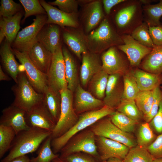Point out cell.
Segmentation results:
<instances>
[{"mask_svg": "<svg viewBox=\"0 0 162 162\" xmlns=\"http://www.w3.org/2000/svg\"><path fill=\"white\" fill-rule=\"evenodd\" d=\"M115 7L111 21L120 35H130L143 22L142 5L140 0H125Z\"/></svg>", "mask_w": 162, "mask_h": 162, "instance_id": "cell-1", "label": "cell"}, {"mask_svg": "<svg viewBox=\"0 0 162 162\" xmlns=\"http://www.w3.org/2000/svg\"><path fill=\"white\" fill-rule=\"evenodd\" d=\"M52 133L50 130L36 127H30L20 132L16 135L9 154L1 162H9L17 158L35 151Z\"/></svg>", "mask_w": 162, "mask_h": 162, "instance_id": "cell-2", "label": "cell"}, {"mask_svg": "<svg viewBox=\"0 0 162 162\" xmlns=\"http://www.w3.org/2000/svg\"><path fill=\"white\" fill-rule=\"evenodd\" d=\"M86 41L88 51L99 54L112 47L124 44L121 35L106 16L97 28L86 34Z\"/></svg>", "mask_w": 162, "mask_h": 162, "instance_id": "cell-3", "label": "cell"}, {"mask_svg": "<svg viewBox=\"0 0 162 162\" xmlns=\"http://www.w3.org/2000/svg\"><path fill=\"white\" fill-rule=\"evenodd\" d=\"M115 112L105 105L101 108L81 114L76 124L61 136L52 139L51 146L54 153L60 152L68 140L74 135L90 127L100 119L112 115Z\"/></svg>", "mask_w": 162, "mask_h": 162, "instance_id": "cell-4", "label": "cell"}, {"mask_svg": "<svg viewBox=\"0 0 162 162\" xmlns=\"http://www.w3.org/2000/svg\"><path fill=\"white\" fill-rule=\"evenodd\" d=\"M11 87L15 96L12 105L26 112L43 102V94L37 92L31 85L24 70L18 74L17 82Z\"/></svg>", "mask_w": 162, "mask_h": 162, "instance_id": "cell-5", "label": "cell"}, {"mask_svg": "<svg viewBox=\"0 0 162 162\" xmlns=\"http://www.w3.org/2000/svg\"><path fill=\"white\" fill-rule=\"evenodd\" d=\"M96 136L87 128L73 136L60 151L59 158L62 159L74 153L82 152L89 154L100 160L96 143Z\"/></svg>", "mask_w": 162, "mask_h": 162, "instance_id": "cell-6", "label": "cell"}, {"mask_svg": "<svg viewBox=\"0 0 162 162\" xmlns=\"http://www.w3.org/2000/svg\"><path fill=\"white\" fill-rule=\"evenodd\" d=\"M62 103L59 120L52 131V139L59 137L72 128L77 122L79 117L74 106V93L66 88L60 91Z\"/></svg>", "mask_w": 162, "mask_h": 162, "instance_id": "cell-7", "label": "cell"}, {"mask_svg": "<svg viewBox=\"0 0 162 162\" xmlns=\"http://www.w3.org/2000/svg\"><path fill=\"white\" fill-rule=\"evenodd\" d=\"M90 127L96 136L104 137L118 142L130 148L137 145L134 136L129 133L122 131L116 126L110 117L103 118Z\"/></svg>", "mask_w": 162, "mask_h": 162, "instance_id": "cell-8", "label": "cell"}, {"mask_svg": "<svg viewBox=\"0 0 162 162\" xmlns=\"http://www.w3.org/2000/svg\"><path fill=\"white\" fill-rule=\"evenodd\" d=\"M100 58L102 70L109 75H123L131 67L125 54L117 46L112 47L103 52Z\"/></svg>", "mask_w": 162, "mask_h": 162, "instance_id": "cell-9", "label": "cell"}, {"mask_svg": "<svg viewBox=\"0 0 162 162\" xmlns=\"http://www.w3.org/2000/svg\"><path fill=\"white\" fill-rule=\"evenodd\" d=\"M46 15H37L33 22L18 32L13 42L14 49L21 52H27L36 40L39 32L46 24Z\"/></svg>", "mask_w": 162, "mask_h": 162, "instance_id": "cell-10", "label": "cell"}, {"mask_svg": "<svg viewBox=\"0 0 162 162\" xmlns=\"http://www.w3.org/2000/svg\"><path fill=\"white\" fill-rule=\"evenodd\" d=\"M46 74L47 85L50 87L58 91L68 88L62 45L53 54L51 64Z\"/></svg>", "mask_w": 162, "mask_h": 162, "instance_id": "cell-11", "label": "cell"}, {"mask_svg": "<svg viewBox=\"0 0 162 162\" xmlns=\"http://www.w3.org/2000/svg\"><path fill=\"white\" fill-rule=\"evenodd\" d=\"M14 53L18 59L30 83L38 93L43 94L47 86V77L46 74L38 70L33 64L27 52H21L12 49Z\"/></svg>", "mask_w": 162, "mask_h": 162, "instance_id": "cell-12", "label": "cell"}, {"mask_svg": "<svg viewBox=\"0 0 162 162\" xmlns=\"http://www.w3.org/2000/svg\"><path fill=\"white\" fill-rule=\"evenodd\" d=\"M124 44L117 46L127 56L131 67L139 66L143 59L152 48L145 46L138 42L130 35H121Z\"/></svg>", "mask_w": 162, "mask_h": 162, "instance_id": "cell-13", "label": "cell"}, {"mask_svg": "<svg viewBox=\"0 0 162 162\" xmlns=\"http://www.w3.org/2000/svg\"><path fill=\"white\" fill-rule=\"evenodd\" d=\"M95 140L101 162L111 158L123 160L130 149L122 143L104 137L96 136Z\"/></svg>", "mask_w": 162, "mask_h": 162, "instance_id": "cell-14", "label": "cell"}, {"mask_svg": "<svg viewBox=\"0 0 162 162\" xmlns=\"http://www.w3.org/2000/svg\"><path fill=\"white\" fill-rule=\"evenodd\" d=\"M47 15L46 24H54L64 28L66 27H80L78 13H68L50 5L44 0L39 1Z\"/></svg>", "mask_w": 162, "mask_h": 162, "instance_id": "cell-15", "label": "cell"}, {"mask_svg": "<svg viewBox=\"0 0 162 162\" xmlns=\"http://www.w3.org/2000/svg\"><path fill=\"white\" fill-rule=\"evenodd\" d=\"M102 1H92L84 5L82 15L83 30L88 34L99 25L106 16Z\"/></svg>", "mask_w": 162, "mask_h": 162, "instance_id": "cell-16", "label": "cell"}, {"mask_svg": "<svg viewBox=\"0 0 162 162\" xmlns=\"http://www.w3.org/2000/svg\"><path fill=\"white\" fill-rule=\"evenodd\" d=\"M25 119L30 127H36L52 131L56 124L43 102L26 112Z\"/></svg>", "mask_w": 162, "mask_h": 162, "instance_id": "cell-17", "label": "cell"}, {"mask_svg": "<svg viewBox=\"0 0 162 162\" xmlns=\"http://www.w3.org/2000/svg\"><path fill=\"white\" fill-rule=\"evenodd\" d=\"M65 27L62 31L64 41L79 59L88 51L86 41V34L81 27Z\"/></svg>", "mask_w": 162, "mask_h": 162, "instance_id": "cell-18", "label": "cell"}, {"mask_svg": "<svg viewBox=\"0 0 162 162\" xmlns=\"http://www.w3.org/2000/svg\"><path fill=\"white\" fill-rule=\"evenodd\" d=\"M74 93V106L77 114L99 109L105 106L103 100L95 98L80 83Z\"/></svg>", "mask_w": 162, "mask_h": 162, "instance_id": "cell-19", "label": "cell"}, {"mask_svg": "<svg viewBox=\"0 0 162 162\" xmlns=\"http://www.w3.org/2000/svg\"><path fill=\"white\" fill-rule=\"evenodd\" d=\"M122 75H109L105 96L103 100L104 105L114 110L123 100V83Z\"/></svg>", "mask_w": 162, "mask_h": 162, "instance_id": "cell-20", "label": "cell"}, {"mask_svg": "<svg viewBox=\"0 0 162 162\" xmlns=\"http://www.w3.org/2000/svg\"><path fill=\"white\" fill-rule=\"evenodd\" d=\"M26 112L12 104L2 111L0 125L10 127L15 130L16 134L20 132L29 129L25 119Z\"/></svg>", "mask_w": 162, "mask_h": 162, "instance_id": "cell-21", "label": "cell"}, {"mask_svg": "<svg viewBox=\"0 0 162 162\" xmlns=\"http://www.w3.org/2000/svg\"><path fill=\"white\" fill-rule=\"evenodd\" d=\"M102 70V63L100 54L89 51L82 54L80 80L84 87L88 86L92 76Z\"/></svg>", "mask_w": 162, "mask_h": 162, "instance_id": "cell-22", "label": "cell"}, {"mask_svg": "<svg viewBox=\"0 0 162 162\" xmlns=\"http://www.w3.org/2000/svg\"><path fill=\"white\" fill-rule=\"evenodd\" d=\"M27 52L34 66L41 72L47 74L51 64L53 54L36 40Z\"/></svg>", "mask_w": 162, "mask_h": 162, "instance_id": "cell-23", "label": "cell"}, {"mask_svg": "<svg viewBox=\"0 0 162 162\" xmlns=\"http://www.w3.org/2000/svg\"><path fill=\"white\" fill-rule=\"evenodd\" d=\"M38 33L36 40L47 50L54 53L61 45L60 26L54 24H47Z\"/></svg>", "mask_w": 162, "mask_h": 162, "instance_id": "cell-24", "label": "cell"}, {"mask_svg": "<svg viewBox=\"0 0 162 162\" xmlns=\"http://www.w3.org/2000/svg\"><path fill=\"white\" fill-rule=\"evenodd\" d=\"M10 44L7 40L2 45L0 50V55L2 64L7 74L15 83L19 73L22 70L16 60L15 55L11 48Z\"/></svg>", "mask_w": 162, "mask_h": 162, "instance_id": "cell-25", "label": "cell"}, {"mask_svg": "<svg viewBox=\"0 0 162 162\" xmlns=\"http://www.w3.org/2000/svg\"><path fill=\"white\" fill-rule=\"evenodd\" d=\"M22 15L20 12L10 17H1L0 21V43L5 37L10 44L15 40L20 28Z\"/></svg>", "mask_w": 162, "mask_h": 162, "instance_id": "cell-26", "label": "cell"}, {"mask_svg": "<svg viewBox=\"0 0 162 162\" xmlns=\"http://www.w3.org/2000/svg\"><path fill=\"white\" fill-rule=\"evenodd\" d=\"M43 94V102L56 124L61 112L62 98L60 92L47 85Z\"/></svg>", "mask_w": 162, "mask_h": 162, "instance_id": "cell-27", "label": "cell"}, {"mask_svg": "<svg viewBox=\"0 0 162 162\" xmlns=\"http://www.w3.org/2000/svg\"><path fill=\"white\" fill-rule=\"evenodd\" d=\"M62 51L68 88L74 93L79 84L77 64L73 56L66 47H62Z\"/></svg>", "mask_w": 162, "mask_h": 162, "instance_id": "cell-28", "label": "cell"}, {"mask_svg": "<svg viewBox=\"0 0 162 162\" xmlns=\"http://www.w3.org/2000/svg\"><path fill=\"white\" fill-rule=\"evenodd\" d=\"M133 72L141 91L153 90L162 82V74H152L137 68L133 70Z\"/></svg>", "mask_w": 162, "mask_h": 162, "instance_id": "cell-29", "label": "cell"}, {"mask_svg": "<svg viewBox=\"0 0 162 162\" xmlns=\"http://www.w3.org/2000/svg\"><path fill=\"white\" fill-rule=\"evenodd\" d=\"M139 66L145 71L162 74V46L155 45L150 52L143 59Z\"/></svg>", "mask_w": 162, "mask_h": 162, "instance_id": "cell-30", "label": "cell"}, {"mask_svg": "<svg viewBox=\"0 0 162 162\" xmlns=\"http://www.w3.org/2000/svg\"><path fill=\"white\" fill-rule=\"evenodd\" d=\"M109 76V75L103 70L96 74L88 83V91L97 98L104 99Z\"/></svg>", "mask_w": 162, "mask_h": 162, "instance_id": "cell-31", "label": "cell"}, {"mask_svg": "<svg viewBox=\"0 0 162 162\" xmlns=\"http://www.w3.org/2000/svg\"><path fill=\"white\" fill-rule=\"evenodd\" d=\"M143 22L148 26H156L162 24L160 22L162 17V0L156 4L142 5Z\"/></svg>", "mask_w": 162, "mask_h": 162, "instance_id": "cell-32", "label": "cell"}, {"mask_svg": "<svg viewBox=\"0 0 162 162\" xmlns=\"http://www.w3.org/2000/svg\"><path fill=\"white\" fill-rule=\"evenodd\" d=\"M123 83V99L135 100L140 92L134 75L129 70L122 75Z\"/></svg>", "mask_w": 162, "mask_h": 162, "instance_id": "cell-33", "label": "cell"}, {"mask_svg": "<svg viewBox=\"0 0 162 162\" xmlns=\"http://www.w3.org/2000/svg\"><path fill=\"white\" fill-rule=\"evenodd\" d=\"M112 122L122 131L128 133L133 132L139 122L134 120L117 111L110 117Z\"/></svg>", "mask_w": 162, "mask_h": 162, "instance_id": "cell-34", "label": "cell"}, {"mask_svg": "<svg viewBox=\"0 0 162 162\" xmlns=\"http://www.w3.org/2000/svg\"><path fill=\"white\" fill-rule=\"evenodd\" d=\"M154 158L145 148L137 145L130 148L124 162H152Z\"/></svg>", "mask_w": 162, "mask_h": 162, "instance_id": "cell-35", "label": "cell"}, {"mask_svg": "<svg viewBox=\"0 0 162 162\" xmlns=\"http://www.w3.org/2000/svg\"><path fill=\"white\" fill-rule=\"evenodd\" d=\"M16 135L11 127L0 125V158L10 149Z\"/></svg>", "mask_w": 162, "mask_h": 162, "instance_id": "cell-36", "label": "cell"}, {"mask_svg": "<svg viewBox=\"0 0 162 162\" xmlns=\"http://www.w3.org/2000/svg\"><path fill=\"white\" fill-rule=\"evenodd\" d=\"M52 139L51 135L45 140L36 157L30 159L29 162H51L59 155L54 153L52 149L51 142Z\"/></svg>", "mask_w": 162, "mask_h": 162, "instance_id": "cell-37", "label": "cell"}, {"mask_svg": "<svg viewBox=\"0 0 162 162\" xmlns=\"http://www.w3.org/2000/svg\"><path fill=\"white\" fill-rule=\"evenodd\" d=\"M130 118L139 121L143 116L136 105L135 100L123 99L116 109Z\"/></svg>", "mask_w": 162, "mask_h": 162, "instance_id": "cell-38", "label": "cell"}, {"mask_svg": "<svg viewBox=\"0 0 162 162\" xmlns=\"http://www.w3.org/2000/svg\"><path fill=\"white\" fill-rule=\"evenodd\" d=\"M137 145L146 148L151 144L157 137L148 123L140 126L137 136Z\"/></svg>", "mask_w": 162, "mask_h": 162, "instance_id": "cell-39", "label": "cell"}, {"mask_svg": "<svg viewBox=\"0 0 162 162\" xmlns=\"http://www.w3.org/2000/svg\"><path fill=\"white\" fill-rule=\"evenodd\" d=\"M130 35L141 44L146 47L152 48L154 44L149 32L148 24L143 22Z\"/></svg>", "mask_w": 162, "mask_h": 162, "instance_id": "cell-40", "label": "cell"}, {"mask_svg": "<svg viewBox=\"0 0 162 162\" xmlns=\"http://www.w3.org/2000/svg\"><path fill=\"white\" fill-rule=\"evenodd\" d=\"M153 100V90L140 91L136 96L135 100L137 106L142 113L143 117L147 115L149 112Z\"/></svg>", "mask_w": 162, "mask_h": 162, "instance_id": "cell-41", "label": "cell"}, {"mask_svg": "<svg viewBox=\"0 0 162 162\" xmlns=\"http://www.w3.org/2000/svg\"><path fill=\"white\" fill-rule=\"evenodd\" d=\"M25 10L23 20L32 15H38L47 14L45 9L38 0H19Z\"/></svg>", "mask_w": 162, "mask_h": 162, "instance_id": "cell-42", "label": "cell"}, {"mask_svg": "<svg viewBox=\"0 0 162 162\" xmlns=\"http://www.w3.org/2000/svg\"><path fill=\"white\" fill-rule=\"evenodd\" d=\"M21 6L12 0H1L0 6V16L7 17L12 16L19 12Z\"/></svg>", "mask_w": 162, "mask_h": 162, "instance_id": "cell-43", "label": "cell"}, {"mask_svg": "<svg viewBox=\"0 0 162 162\" xmlns=\"http://www.w3.org/2000/svg\"><path fill=\"white\" fill-rule=\"evenodd\" d=\"M153 100L151 108L149 112L143 118L146 123H149L157 113L160 102L162 100V92L158 86L153 90Z\"/></svg>", "mask_w": 162, "mask_h": 162, "instance_id": "cell-44", "label": "cell"}, {"mask_svg": "<svg viewBox=\"0 0 162 162\" xmlns=\"http://www.w3.org/2000/svg\"><path fill=\"white\" fill-rule=\"evenodd\" d=\"M48 3L52 5L57 6L59 9L68 13H78L79 3L76 0H56Z\"/></svg>", "mask_w": 162, "mask_h": 162, "instance_id": "cell-45", "label": "cell"}, {"mask_svg": "<svg viewBox=\"0 0 162 162\" xmlns=\"http://www.w3.org/2000/svg\"><path fill=\"white\" fill-rule=\"evenodd\" d=\"M61 159L65 162H99V161L93 156L82 152L72 154Z\"/></svg>", "mask_w": 162, "mask_h": 162, "instance_id": "cell-46", "label": "cell"}, {"mask_svg": "<svg viewBox=\"0 0 162 162\" xmlns=\"http://www.w3.org/2000/svg\"><path fill=\"white\" fill-rule=\"evenodd\" d=\"M146 148L154 159L162 158V133Z\"/></svg>", "mask_w": 162, "mask_h": 162, "instance_id": "cell-47", "label": "cell"}, {"mask_svg": "<svg viewBox=\"0 0 162 162\" xmlns=\"http://www.w3.org/2000/svg\"><path fill=\"white\" fill-rule=\"evenodd\" d=\"M148 26L149 33L154 44L162 46V24L156 26Z\"/></svg>", "mask_w": 162, "mask_h": 162, "instance_id": "cell-48", "label": "cell"}, {"mask_svg": "<svg viewBox=\"0 0 162 162\" xmlns=\"http://www.w3.org/2000/svg\"><path fill=\"white\" fill-rule=\"evenodd\" d=\"M149 123L157 133H162V100L157 113Z\"/></svg>", "mask_w": 162, "mask_h": 162, "instance_id": "cell-49", "label": "cell"}, {"mask_svg": "<svg viewBox=\"0 0 162 162\" xmlns=\"http://www.w3.org/2000/svg\"><path fill=\"white\" fill-rule=\"evenodd\" d=\"M125 0H103L102 1L104 10L106 16H109L112 8Z\"/></svg>", "mask_w": 162, "mask_h": 162, "instance_id": "cell-50", "label": "cell"}, {"mask_svg": "<svg viewBox=\"0 0 162 162\" xmlns=\"http://www.w3.org/2000/svg\"><path fill=\"white\" fill-rule=\"evenodd\" d=\"M11 77L4 71L1 66H0V81H9L11 79Z\"/></svg>", "mask_w": 162, "mask_h": 162, "instance_id": "cell-51", "label": "cell"}, {"mask_svg": "<svg viewBox=\"0 0 162 162\" xmlns=\"http://www.w3.org/2000/svg\"><path fill=\"white\" fill-rule=\"evenodd\" d=\"M30 159L25 155L17 158L9 162H29Z\"/></svg>", "mask_w": 162, "mask_h": 162, "instance_id": "cell-52", "label": "cell"}, {"mask_svg": "<svg viewBox=\"0 0 162 162\" xmlns=\"http://www.w3.org/2000/svg\"><path fill=\"white\" fill-rule=\"evenodd\" d=\"M101 162H124L123 160L116 158H110L107 160Z\"/></svg>", "mask_w": 162, "mask_h": 162, "instance_id": "cell-53", "label": "cell"}, {"mask_svg": "<svg viewBox=\"0 0 162 162\" xmlns=\"http://www.w3.org/2000/svg\"><path fill=\"white\" fill-rule=\"evenodd\" d=\"M142 5H147L151 4V3L153 2L152 0H140Z\"/></svg>", "mask_w": 162, "mask_h": 162, "instance_id": "cell-54", "label": "cell"}, {"mask_svg": "<svg viewBox=\"0 0 162 162\" xmlns=\"http://www.w3.org/2000/svg\"><path fill=\"white\" fill-rule=\"evenodd\" d=\"M51 162H65L60 159L59 157L55 159L52 160Z\"/></svg>", "mask_w": 162, "mask_h": 162, "instance_id": "cell-55", "label": "cell"}, {"mask_svg": "<svg viewBox=\"0 0 162 162\" xmlns=\"http://www.w3.org/2000/svg\"><path fill=\"white\" fill-rule=\"evenodd\" d=\"M152 162H162V158L154 159Z\"/></svg>", "mask_w": 162, "mask_h": 162, "instance_id": "cell-56", "label": "cell"}, {"mask_svg": "<svg viewBox=\"0 0 162 162\" xmlns=\"http://www.w3.org/2000/svg\"><path fill=\"white\" fill-rule=\"evenodd\" d=\"M161 89H162V86H161Z\"/></svg>", "mask_w": 162, "mask_h": 162, "instance_id": "cell-57", "label": "cell"}, {"mask_svg": "<svg viewBox=\"0 0 162 162\" xmlns=\"http://www.w3.org/2000/svg\"><path fill=\"white\" fill-rule=\"evenodd\" d=\"M161 91H162V89H161Z\"/></svg>", "mask_w": 162, "mask_h": 162, "instance_id": "cell-58", "label": "cell"}, {"mask_svg": "<svg viewBox=\"0 0 162 162\" xmlns=\"http://www.w3.org/2000/svg\"><path fill=\"white\" fill-rule=\"evenodd\" d=\"M161 19H162V18H161Z\"/></svg>", "mask_w": 162, "mask_h": 162, "instance_id": "cell-59", "label": "cell"}]
</instances>
